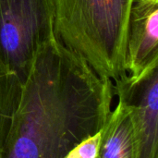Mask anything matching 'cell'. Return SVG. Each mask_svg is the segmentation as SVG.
Here are the masks:
<instances>
[{
	"instance_id": "cell-2",
	"label": "cell",
	"mask_w": 158,
	"mask_h": 158,
	"mask_svg": "<svg viewBox=\"0 0 158 158\" xmlns=\"http://www.w3.org/2000/svg\"><path fill=\"white\" fill-rule=\"evenodd\" d=\"M134 0H56L57 39L103 79L125 69L127 31Z\"/></svg>"
},
{
	"instance_id": "cell-7",
	"label": "cell",
	"mask_w": 158,
	"mask_h": 158,
	"mask_svg": "<svg viewBox=\"0 0 158 158\" xmlns=\"http://www.w3.org/2000/svg\"><path fill=\"white\" fill-rule=\"evenodd\" d=\"M22 84L18 76L0 61V154L6 142L18 108Z\"/></svg>"
},
{
	"instance_id": "cell-3",
	"label": "cell",
	"mask_w": 158,
	"mask_h": 158,
	"mask_svg": "<svg viewBox=\"0 0 158 158\" xmlns=\"http://www.w3.org/2000/svg\"><path fill=\"white\" fill-rule=\"evenodd\" d=\"M55 18L56 0H0V61L21 84L39 49L57 38Z\"/></svg>"
},
{
	"instance_id": "cell-8",
	"label": "cell",
	"mask_w": 158,
	"mask_h": 158,
	"mask_svg": "<svg viewBox=\"0 0 158 158\" xmlns=\"http://www.w3.org/2000/svg\"><path fill=\"white\" fill-rule=\"evenodd\" d=\"M103 130V129H102ZM101 131L96 135L90 138L80 146H78L70 155L69 158H96L98 145L101 138ZM1 158V156H0Z\"/></svg>"
},
{
	"instance_id": "cell-4",
	"label": "cell",
	"mask_w": 158,
	"mask_h": 158,
	"mask_svg": "<svg viewBox=\"0 0 158 158\" xmlns=\"http://www.w3.org/2000/svg\"><path fill=\"white\" fill-rule=\"evenodd\" d=\"M113 93L131 110L134 158H158V63L137 77L120 75Z\"/></svg>"
},
{
	"instance_id": "cell-1",
	"label": "cell",
	"mask_w": 158,
	"mask_h": 158,
	"mask_svg": "<svg viewBox=\"0 0 158 158\" xmlns=\"http://www.w3.org/2000/svg\"><path fill=\"white\" fill-rule=\"evenodd\" d=\"M113 83L57 38L38 51L1 158H69L104 128Z\"/></svg>"
},
{
	"instance_id": "cell-6",
	"label": "cell",
	"mask_w": 158,
	"mask_h": 158,
	"mask_svg": "<svg viewBox=\"0 0 158 158\" xmlns=\"http://www.w3.org/2000/svg\"><path fill=\"white\" fill-rule=\"evenodd\" d=\"M134 141L131 110L118 98L102 132L96 158H134Z\"/></svg>"
},
{
	"instance_id": "cell-5",
	"label": "cell",
	"mask_w": 158,
	"mask_h": 158,
	"mask_svg": "<svg viewBox=\"0 0 158 158\" xmlns=\"http://www.w3.org/2000/svg\"><path fill=\"white\" fill-rule=\"evenodd\" d=\"M158 63V0H134L129 19L125 69L141 75Z\"/></svg>"
}]
</instances>
